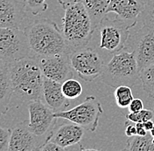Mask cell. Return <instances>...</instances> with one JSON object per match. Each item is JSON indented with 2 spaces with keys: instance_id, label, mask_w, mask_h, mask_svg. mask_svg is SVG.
I'll list each match as a JSON object with an SVG mask.
<instances>
[{
  "instance_id": "6da1fadb",
  "label": "cell",
  "mask_w": 154,
  "mask_h": 151,
  "mask_svg": "<svg viewBox=\"0 0 154 151\" xmlns=\"http://www.w3.org/2000/svg\"><path fill=\"white\" fill-rule=\"evenodd\" d=\"M14 95L22 101H42L43 81L38 60L30 56L7 64Z\"/></svg>"
},
{
  "instance_id": "7a4b0ae2",
  "label": "cell",
  "mask_w": 154,
  "mask_h": 151,
  "mask_svg": "<svg viewBox=\"0 0 154 151\" xmlns=\"http://www.w3.org/2000/svg\"><path fill=\"white\" fill-rule=\"evenodd\" d=\"M24 30L34 56L72 53L63 32L50 19H35Z\"/></svg>"
},
{
  "instance_id": "3957f363",
  "label": "cell",
  "mask_w": 154,
  "mask_h": 151,
  "mask_svg": "<svg viewBox=\"0 0 154 151\" xmlns=\"http://www.w3.org/2000/svg\"><path fill=\"white\" fill-rule=\"evenodd\" d=\"M62 32L72 52L87 47L95 30L82 2L64 8Z\"/></svg>"
},
{
  "instance_id": "277c9868",
  "label": "cell",
  "mask_w": 154,
  "mask_h": 151,
  "mask_svg": "<svg viewBox=\"0 0 154 151\" xmlns=\"http://www.w3.org/2000/svg\"><path fill=\"white\" fill-rule=\"evenodd\" d=\"M100 78L105 85L113 88L139 84L140 69L134 53L125 50L114 53L111 59L104 65Z\"/></svg>"
},
{
  "instance_id": "5b68a950",
  "label": "cell",
  "mask_w": 154,
  "mask_h": 151,
  "mask_svg": "<svg viewBox=\"0 0 154 151\" xmlns=\"http://www.w3.org/2000/svg\"><path fill=\"white\" fill-rule=\"evenodd\" d=\"M33 56L25 30L0 28V61L10 64Z\"/></svg>"
},
{
  "instance_id": "8992f818",
  "label": "cell",
  "mask_w": 154,
  "mask_h": 151,
  "mask_svg": "<svg viewBox=\"0 0 154 151\" xmlns=\"http://www.w3.org/2000/svg\"><path fill=\"white\" fill-rule=\"evenodd\" d=\"M103 113L101 102L94 96H87L83 102L69 110L54 112L56 118L75 122L90 132H95Z\"/></svg>"
},
{
  "instance_id": "52a82bcc",
  "label": "cell",
  "mask_w": 154,
  "mask_h": 151,
  "mask_svg": "<svg viewBox=\"0 0 154 151\" xmlns=\"http://www.w3.org/2000/svg\"><path fill=\"white\" fill-rule=\"evenodd\" d=\"M134 26L124 19H111L105 17L96 30L100 32V48L111 53L124 50L130 37V29Z\"/></svg>"
},
{
  "instance_id": "ba28073f",
  "label": "cell",
  "mask_w": 154,
  "mask_h": 151,
  "mask_svg": "<svg viewBox=\"0 0 154 151\" xmlns=\"http://www.w3.org/2000/svg\"><path fill=\"white\" fill-rule=\"evenodd\" d=\"M70 61L75 72L82 80L91 82L102 74L104 64L94 49L84 47L70 53Z\"/></svg>"
},
{
  "instance_id": "9c48e42d",
  "label": "cell",
  "mask_w": 154,
  "mask_h": 151,
  "mask_svg": "<svg viewBox=\"0 0 154 151\" xmlns=\"http://www.w3.org/2000/svg\"><path fill=\"white\" fill-rule=\"evenodd\" d=\"M125 49L134 53L140 71L154 63V28L144 26L130 34Z\"/></svg>"
},
{
  "instance_id": "30bf717a",
  "label": "cell",
  "mask_w": 154,
  "mask_h": 151,
  "mask_svg": "<svg viewBox=\"0 0 154 151\" xmlns=\"http://www.w3.org/2000/svg\"><path fill=\"white\" fill-rule=\"evenodd\" d=\"M35 57L44 77L60 83H63L68 79L74 78L75 72L71 65L70 53Z\"/></svg>"
},
{
  "instance_id": "8fae6325",
  "label": "cell",
  "mask_w": 154,
  "mask_h": 151,
  "mask_svg": "<svg viewBox=\"0 0 154 151\" xmlns=\"http://www.w3.org/2000/svg\"><path fill=\"white\" fill-rule=\"evenodd\" d=\"M30 130L38 136L49 134L55 126L58 118L54 111L41 101H32L28 103Z\"/></svg>"
},
{
  "instance_id": "7c38bea8",
  "label": "cell",
  "mask_w": 154,
  "mask_h": 151,
  "mask_svg": "<svg viewBox=\"0 0 154 151\" xmlns=\"http://www.w3.org/2000/svg\"><path fill=\"white\" fill-rule=\"evenodd\" d=\"M38 137L40 136L30 130L27 121L21 122L12 128L8 151L40 150L46 142H42Z\"/></svg>"
},
{
  "instance_id": "4fadbf2b",
  "label": "cell",
  "mask_w": 154,
  "mask_h": 151,
  "mask_svg": "<svg viewBox=\"0 0 154 151\" xmlns=\"http://www.w3.org/2000/svg\"><path fill=\"white\" fill-rule=\"evenodd\" d=\"M24 2L19 0H0V27L21 28L27 17Z\"/></svg>"
},
{
  "instance_id": "5bb4252c",
  "label": "cell",
  "mask_w": 154,
  "mask_h": 151,
  "mask_svg": "<svg viewBox=\"0 0 154 151\" xmlns=\"http://www.w3.org/2000/svg\"><path fill=\"white\" fill-rule=\"evenodd\" d=\"M84 134V128L76 123L69 122L54 128L48 137V141L57 143L60 147L68 150L70 146H74L81 142Z\"/></svg>"
},
{
  "instance_id": "9a60e30c",
  "label": "cell",
  "mask_w": 154,
  "mask_h": 151,
  "mask_svg": "<svg viewBox=\"0 0 154 151\" xmlns=\"http://www.w3.org/2000/svg\"><path fill=\"white\" fill-rule=\"evenodd\" d=\"M144 6V0H110L107 13H116L118 18L135 26Z\"/></svg>"
},
{
  "instance_id": "2e32d148",
  "label": "cell",
  "mask_w": 154,
  "mask_h": 151,
  "mask_svg": "<svg viewBox=\"0 0 154 151\" xmlns=\"http://www.w3.org/2000/svg\"><path fill=\"white\" fill-rule=\"evenodd\" d=\"M43 99L50 108L54 112L61 111L70 105L69 99L62 92V83L44 77Z\"/></svg>"
},
{
  "instance_id": "e0dca14e",
  "label": "cell",
  "mask_w": 154,
  "mask_h": 151,
  "mask_svg": "<svg viewBox=\"0 0 154 151\" xmlns=\"http://www.w3.org/2000/svg\"><path fill=\"white\" fill-rule=\"evenodd\" d=\"M13 95L14 92L10 79L7 64L0 61V104L2 114L8 111L10 102Z\"/></svg>"
},
{
  "instance_id": "ac0fdd59",
  "label": "cell",
  "mask_w": 154,
  "mask_h": 151,
  "mask_svg": "<svg viewBox=\"0 0 154 151\" xmlns=\"http://www.w3.org/2000/svg\"><path fill=\"white\" fill-rule=\"evenodd\" d=\"M82 3L92 21L93 28L96 31L99 24L106 17L110 0H83Z\"/></svg>"
},
{
  "instance_id": "d6986e66",
  "label": "cell",
  "mask_w": 154,
  "mask_h": 151,
  "mask_svg": "<svg viewBox=\"0 0 154 151\" xmlns=\"http://www.w3.org/2000/svg\"><path fill=\"white\" fill-rule=\"evenodd\" d=\"M152 140L153 136L151 133H148L144 136L137 134L132 137H129L125 149L130 151H154Z\"/></svg>"
},
{
  "instance_id": "ffe728a7",
  "label": "cell",
  "mask_w": 154,
  "mask_h": 151,
  "mask_svg": "<svg viewBox=\"0 0 154 151\" xmlns=\"http://www.w3.org/2000/svg\"><path fill=\"white\" fill-rule=\"evenodd\" d=\"M140 80L144 92L154 99V63L140 71Z\"/></svg>"
},
{
  "instance_id": "44dd1931",
  "label": "cell",
  "mask_w": 154,
  "mask_h": 151,
  "mask_svg": "<svg viewBox=\"0 0 154 151\" xmlns=\"http://www.w3.org/2000/svg\"><path fill=\"white\" fill-rule=\"evenodd\" d=\"M131 87V86H120L116 88V105L120 108L129 107L131 102L133 101L134 98Z\"/></svg>"
},
{
  "instance_id": "7402d4cb",
  "label": "cell",
  "mask_w": 154,
  "mask_h": 151,
  "mask_svg": "<svg viewBox=\"0 0 154 151\" xmlns=\"http://www.w3.org/2000/svg\"><path fill=\"white\" fill-rule=\"evenodd\" d=\"M62 92L67 99L74 100L82 94V86L79 81L71 78L62 83Z\"/></svg>"
},
{
  "instance_id": "603a6c76",
  "label": "cell",
  "mask_w": 154,
  "mask_h": 151,
  "mask_svg": "<svg viewBox=\"0 0 154 151\" xmlns=\"http://www.w3.org/2000/svg\"><path fill=\"white\" fill-rule=\"evenodd\" d=\"M144 6L139 19L144 26L154 28V0H144Z\"/></svg>"
},
{
  "instance_id": "cb8c5ba5",
  "label": "cell",
  "mask_w": 154,
  "mask_h": 151,
  "mask_svg": "<svg viewBox=\"0 0 154 151\" xmlns=\"http://www.w3.org/2000/svg\"><path fill=\"white\" fill-rule=\"evenodd\" d=\"M154 118V111L151 109H142L138 112H130L126 115V119L131 122H144Z\"/></svg>"
},
{
  "instance_id": "d4e9b609",
  "label": "cell",
  "mask_w": 154,
  "mask_h": 151,
  "mask_svg": "<svg viewBox=\"0 0 154 151\" xmlns=\"http://www.w3.org/2000/svg\"><path fill=\"white\" fill-rule=\"evenodd\" d=\"M46 1L47 0H23L27 10L34 16L38 15L48 10V5Z\"/></svg>"
},
{
  "instance_id": "484cf974",
  "label": "cell",
  "mask_w": 154,
  "mask_h": 151,
  "mask_svg": "<svg viewBox=\"0 0 154 151\" xmlns=\"http://www.w3.org/2000/svg\"><path fill=\"white\" fill-rule=\"evenodd\" d=\"M12 129L7 128H0V151H8Z\"/></svg>"
},
{
  "instance_id": "4316f807",
  "label": "cell",
  "mask_w": 154,
  "mask_h": 151,
  "mask_svg": "<svg viewBox=\"0 0 154 151\" xmlns=\"http://www.w3.org/2000/svg\"><path fill=\"white\" fill-rule=\"evenodd\" d=\"M66 150L64 148L60 147V145H58L57 143L52 142V141H47L45 142L42 147L40 148L39 151H63Z\"/></svg>"
},
{
  "instance_id": "83f0119b",
  "label": "cell",
  "mask_w": 154,
  "mask_h": 151,
  "mask_svg": "<svg viewBox=\"0 0 154 151\" xmlns=\"http://www.w3.org/2000/svg\"><path fill=\"white\" fill-rule=\"evenodd\" d=\"M128 108H129L130 112H132V113L138 112V111H141L142 109H144V103H143L142 100L136 98V99H133V101L131 102Z\"/></svg>"
},
{
  "instance_id": "f1b7e54d",
  "label": "cell",
  "mask_w": 154,
  "mask_h": 151,
  "mask_svg": "<svg viewBox=\"0 0 154 151\" xmlns=\"http://www.w3.org/2000/svg\"><path fill=\"white\" fill-rule=\"evenodd\" d=\"M125 134L127 137H132L137 134V127L133 124H125Z\"/></svg>"
},
{
  "instance_id": "f546056e",
  "label": "cell",
  "mask_w": 154,
  "mask_h": 151,
  "mask_svg": "<svg viewBox=\"0 0 154 151\" xmlns=\"http://www.w3.org/2000/svg\"><path fill=\"white\" fill-rule=\"evenodd\" d=\"M59 3L60 4V5L62 6V8H66L67 6H70V5H75L77 3H81L82 2L83 0H58Z\"/></svg>"
},
{
  "instance_id": "4dcf8cb0",
  "label": "cell",
  "mask_w": 154,
  "mask_h": 151,
  "mask_svg": "<svg viewBox=\"0 0 154 151\" xmlns=\"http://www.w3.org/2000/svg\"><path fill=\"white\" fill-rule=\"evenodd\" d=\"M136 127H137V135L140 136H144L148 134V131L144 128V123L143 122H137L136 123Z\"/></svg>"
},
{
  "instance_id": "1f68e13d",
  "label": "cell",
  "mask_w": 154,
  "mask_h": 151,
  "mask_svg": "<svg viewBox=\"0 0 154 151\" xmlns=\"http://www.w3.org/2000/svg\"><path fill=\"white\" fill-rule=\"evenodd\" d=\"M144 128L148 131V132H150L152 129V128L154 127V122H152V120H149V121H146V122H144Z\"/></svg>"
},
{
  "instance_id": "d6a6232c",
  "label": "cell",
  "mask_w": 154,
  "mask_h": 151,
  "mask_svg": "<svg viewBox=\"0 0 154 151\" xmlns=\"http://www.w3.org/2000/svg\"><path fill=\"white\" fill-rule=\"evenodd\" d=\"M150 133L152 134V136H153V137H154V127H153V128H152V130L150 131Z\"/></svg>"
},
{
  "instance_id": "836d02e7",
  "label": "cell",
  "mask_w": 154,
  "mask_h": 151,
  "mask_svg": "<svg viewBox=\"0 0 154 151\" xmlns=\"http://www.w3.org/2000/svg\"><path fill=\"white\" fill-rule=\"evenodd\" d=\"M153 107H154V103H153Z\"/></svg>"
}]
</instances>
